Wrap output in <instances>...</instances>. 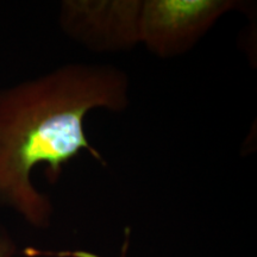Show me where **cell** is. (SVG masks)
<instances>
[{"label":"cell","instance_id":"1","mask_svg":"<svg viewBox=\"0 0 257 257\" xmlns=\"http://www.w3.org/2000/svg\"><path fill=\"white\" fill-rule=\"evenodd\" d=\"M126 75L104 66L70 64L11 88H0V204L35 227L50 224L53 206L35 188L31 173L44 165L55 184L82 150L105 163L83 121L93 108L127 106Z\"/></svg>","mask_w":257,"mask_h":257},{"label":"cell","instance_id":"5","mask_svg":"<svg viewBox=\"0 0 257 257\" xmlns=\"http://www.w3.org/2000/svg\"><path fill=\"white\" fill-rule=\"evenodd\" d=\"M126 245H127V242L125 243L124 248H123V256H125V249H126ZM54 255L56 256H60V257H66V256H69V257H98L95 255H93V253H89V252H83V251H75V252H59V253H54Z\"/></svg>","mask_w":257,"mask_h":257},{"label":"cell","instance_id":"3","mask_svg":"<svg viewBox=\"0 0 257 257\" xmlns=\"http://www.w3.org/2000/svg\"><path fill=\"white\" fill-rule=\"evenodd\" d=\"M138 2L75 3L63 5L66 30L89 47L99 49L125 48L138 40Z\"/></svg>","mask_w":257,"mask_h":257},{"label":"cell","instance_id":"4","mask_svg":"<svg viewBox=\"0 0 257 257\" xmlns=\"http://www.w3.org/2000/svg\"><path fill=\"white\" fill-rule=\"evenodd\" d=\"M16 245L9 236L0 232V257H14Z\"/></svg>","mask_w":257,"mask_h":257},{"label":"cell","instance_id":"2","mask_svg":"<svg viewBox=\"0 0 257 257\" xmlns=\"http://www.w3.org/2000/svg\"><path fill=\"white\" fill-rule=\"evenodd\" d=\"M237 6L226 0H150L141 5L138 40L161 57L184 54Z\"/></svg>","mask_w":257,"mask_h":257}]
</instances>
